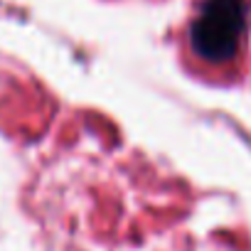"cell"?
Listing matches in <instances>:
<instances>
[{"instance_id":"cell-1","label":"cell","mask_w":251,"mask_h":251,"mask_svg":"<svg viewBox=\"0 0 251 251\" xmlns=\"http://www.w3.org/2000/svg\"><path fill=\"white\" fill-rule=\"evenodd\" d=\"M251 27V0H192L182 47L195 72L229 76L241 64Z\"/></svg>"}]
</instances>
